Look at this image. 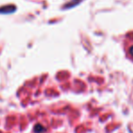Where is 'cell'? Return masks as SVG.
I'll use <instances>...</instances> for the list:
<instances>
[{
  "instance_id": "obj_1",
  "label": "cell",
  "mask_w": 133,
  "mask_h": 133,
  "mask_svg": "<svg viewBox=\"0 0 133 133\" xmlns=\"http://www.w3.org/2000/svg\"><path fill=\"white\" fill-rule=\"evenodd\" d=\"M45 130V129L44 128L43 126H41V125H36L35 126V131L36 132V133H40V132H42V131H44Z\"/></svg>"
},
{
  "instance_id": "obj_2",
  "label": "cell",
  "mask_w": 133,
  "mask_h": 133,
  "mask_svg": "<svg viewBox=\"0 0 133 133\" xmlns=\"http://www.w3.org/2000/svg\"><path fill=\"white\" fill-rule=\"evenodd\" d=\"M130 54H131V55H133V46H132V47H131V48H130Z\"/></svg>"
}]
</instances>
